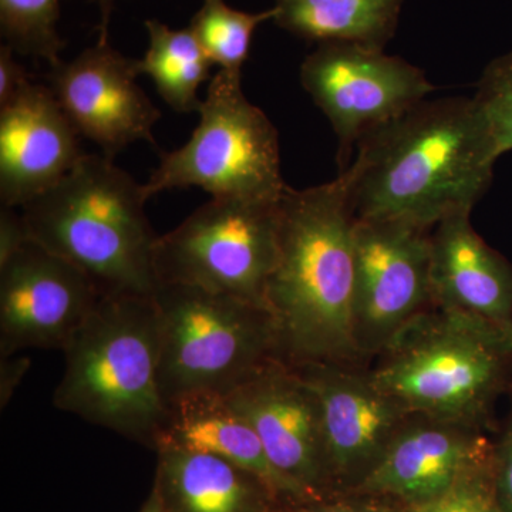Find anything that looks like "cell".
<instances>
[{
  "label": "cell",
  "instance_id": "d6986e66",
  "mask_svg": "<svg viewBox=\"0 0 512 512\" xmlns=\"http://www.w3.org/2000/svg\"><path fill=\"white\" fill-rule=\"evenodd\" d=\"M156 490L170 512H264V485L214 454L160 447Z\"/></svg>",
  "mask_w": 512,
  "mask_h": 512
},
{
  "label": "cell",
  "instance_id": "7c38bea8",
  "mask_svg": "<svg viewBox=\"0 0 512 512\" xmlns=\"http://www.w3.org/2000/svg\"><path fill=\"white\" fill-rule=\"evenodd\" d=\"M100 298L82 271L29 238L0 262V357L63 350Z\"/></svg>",
  "mask_w": 512,
  "mask_h": 512
},
{
  "label": "cell",
  "instance_id": "7a4b0ae2",
  "mask_svg": "<svg viewBox=\"0 0 512 512\" xmlns=\"http://www.w3.org/2000/svg\"><path fill=\"white\" fill-rule=\"evenodd\" d=\"M355 215L342 175L279 200V252L265 306L288 365L353 363Z\"/></svg>",
  "mask_w": 512,
  "mask_h": 512
},
{
  "label": "cell",
  "instance_id": "4fadbf2b",
  "mask_svg": "<svg viewBox=\"0 0 512 512\" xmlns=\"http://www.w3.org/2000/svg\"><path fill=\"white\" fill-rule=\"evenodd\" d=\"M352 363L291 365L311 387L319 406L333 488L353 490L379 463L413 414L380 389L372 373Z\"/></svg>",
  "mask_w": 512,
  "mask_h": 512
},
{
  "label": "cell",
  "instance_id": "cb8c5ba5",
  "mask_svg": "<svg viewBox=\"0 0 512 512\" xmlns=\"http://www.w3.org/2000/svg\"><path fill=\"white\" fill-rule=\"evenodd\" d=\"M476 101L498 156L512 150V52L497 57L478 82Z\"/></svg>",
  "mask_w": 512,
  "mask_h": 512
},
{
  "label": "cell",
  "instance_id": "9c48e42d",
  "mask_svg": "<svg viewBox=\"0 0 512 512\" xmlns=\"http://www.w3.org/2000/svg\"><path fill=\"white\" fill-rule=\"evenodd\" d=\"M301 83L339 140L342 168L360 140L434 92L426 74L379 47L328 42L303 60Z\"/></svg>",
  "mask_w": 512,
  "mask_h": 512
},
{
  "label": "cell",
  "instance_id": "3957f363",
  "mask_svg": "<svg viewBox=\"0 0 512 512\" xmlns=\"http://www.w3.org/2000/svg\"><path fill=\"white\" fill-rule=\"evenodd\" d=\"M138 184L104 154H84L66 177L20 208L29 238L82 271L101 296H153L158 235Z\"/></svg>",
  "mask_w": 512,
  "mask_h": 512
},
{
  "label": "cell",
  "instance_id": "30bf717a",
  "mask_svg": "<svg viewBox=\"0 0 512 512\" xmlns=\"http://www.w3.org/2000/svg\"><path fill=\"white\" fill-rule=\"evenodd\" d=\"M430 231L403 222L355 221L360 357L379 355L407 323L430 308Z\"/></svg>",
  "mask_w": 512,
  "mask_h": 512
},
{
  "label": "cell",
  "instance_id": "f546056e",
  "mask_svg": "<svg viewBox=\"0 0 512 512\" xmlns=\"http://www.w3.org/2000/svg\"><path fill=\"white\" fill-rule=\"evenodd\" d=\"M29 367V357L12 359L10 356L2 359V365H0V407L2 409H5V406H8L12 400L13 394L28 373Z\"/></svg>",
  "mask_w": 512,
  "mask_h": 512
},
{
  "label": "cell",
  "instance_id": "7402d4cb",
  "mask_svg": "<svg viewBox=\"0 0 512 512\" xmlns=\"http://www.w3.org/2000/svg\"><path fill=\"white\" fill-rule=\"evenodd\" d=\"M274 18V8L248 13L231 8L227 0H202L201 8L191 19L190 29L214 66L242 74L255 30Z\"/></svg>",
  "mask_w": 512,
  "mask_h": 512
},
{
  "label": "cell",
  "instance_id": "d4e9b609",
  "mask_svg": "<svg viewBox=\"0 0 512 512\" xmlns=\"http://www.w3.org/2000/svg\"><path fill=\"white\" fill-rule=\"evenodd\" d=\"M403 508L404 512H503L495 491L494 457L461 477L439 497Z\"/></svg>",
  "mask_w": 512,
  "mask_h": 512
},
{
  "label": "cell",
  "instance_id": "52a82bcc",
  "mask_svg": "<svg viewBox=\"0 0 512 512\" xmlns=\"http://www.w3.org/2000/svg\"><path fill=\"white\" fill-rule=\"evenodd\" d=\"M242 74L211 77L190 140L161 154L144 184L148 200L174 188H201L211 198L278 201L286 190L279 134L268 116L242 92Z\"/></svg>",
  "mask_w": 512,
  "mask_h": 512
},
{
  "label": "cell",
  "instance_id": "ffe728a7",
  "mask_svg": "<svg viewBox=\"0 0 512 512\" xmlns=\"http://www.w3.org/2000/svg\"><path fill=\"white\" fill-rule=\"evenodd\" d=\"M403 0H275L274 22L309 42L379 47L392 39Z\"/></svg>",
  "mask_w": 512,
  "mask_h": 512
},
{
  "label": "cell",
  "instance_id": "ba28073f",
  "mask_svg": "<svg viewBox=\"0 0 512 512\" xmlns=\"http://www.w3.org/2000/svg\"><path fill=\"white\" fill-rule=\"evenodd\" d=\"M279 200L205 202L173 231L158 237V284L195 286L266 309V288L278 261Z\"/></svg>",
  "mask_w": 512,
  "mask_h": 512
},
{
  "label": "cell",
  "instance_id": "4316f807",
  "mask_svg": "<svg viewBox=\"0 0 512 512\" xmlns=\"http://www.w3.org/2000/svg\"><path fill=\"white\" fill-rule=\"evenodd\" d=\"M15 55L9 46L0 47V107L6 106L33 82Z\"/></svg>",
  "mask_w": 512,
  "mask_h": 512
},
{
  "label": "cell",
  "instance_id": "d6a6232c",
  "mask_svg": "<svg viewBox=\"0 0 512 512\" xmlns=\"http://www.w3.org/2000/svg\"><path fill=\"white\" fill-rule=\"evenodd\" d=\"M386 512H404V508L403 507H399V508L390 507L389 510H387Z\"/></svg>",
  "mask_w": 512,
  "mask_h": 512
},
{
  "label": "cell",
  "instance_id": "ac0fdd59",
  "mask_svg": "<svg viewBox=\"0 0 512 512\" xmlns=\"http://www.w3.org/2000/svg\"><path fill=\"white\" fill-rule=\"evenodd\" d=\"M167 426L156 450L178 447L214 454L247 471L274 501L296 505L316 503L272 466L258 434L224 396H192L168 406Z\"/></svg>",
  "mask_w": 512,
  "mask_h": 512
},
{
  "label": "cell",
  "instance_id": "6da1fadb",
  "mask_svg": "<svg viewBox=\"0 0 512 512\" xmlns=\"http://www.w3.org/2000/svg\"><path fill=\"white\" fill-rule=\"evenodd\" d=\"M500 156L468 97L424 100L357 143L340 174L356 220L427 229L471 212Z\"/></svg>",
  "mask_w": 512,
  "mask_h": 512
},
{
  "label": "cell",
  "instance_id": "8fae6325",
  "mask_svg": "<svg viewBox=\"0 0 512 512\" xmlns=\"http://www.w3.org/2000/svg\"><path fill=\"white\" fill-rule=\"evenodd\" d=\"M137 60L111 46L109 29L70 62L50 66L47 86L80 137L100 147L114 160L121 150L137 143L157 146L153 128L161 111L137 84Z\"/></svg>",
  "mask_w": 512,
  "mask_h": 512
},
{
  "label": "cell",
  "instance_id": "44dd1931",
  "mask_svg": "<svg viewBox=\"0 0 512 512\" xmlns=\"http://www.w3.org/2000/svg\"><path fill=\"white\" fill-rule=\"evenodd\" d=\"M148 49L137 60L138 74L148 76L161 99L177 113L200 110L201 84L210 79L214 64L205 55L197 37L187 29H171L157 19L146 20Z\"/></svg>",
  "mask_w": 512,
  "mask_h": 512
},
{
  "label": "cell",
  "instance_id": "277c9868",
  "mask_svg": "<svg viewBox=\"0 0 512 512\" xmlns=\"http://www.w3.org/2000/svg\"><path fill=\"white\" fill-rule=\"evenodd\" d=\"M62 352L56 409L156 448L170 410L160 387L154 295L101 296Z\"/></svg>",
  "mask_w": 512,
  "mask_h": 512
},
{
  "label": "cell",
  "instance_id": "f1b7e54d",
  "mask_svg": "<svg viewBox=\"0 0 512 512\" xmlns=\"http://www.w3.org/2000/svg\"><path fill=\"white\" fill-rule=\"evenodd\" d=\"M322 501L311 503L308 508L298 512H386L390 508L380 503L382 500L356 494H349V497L340 498L335 503H322Z\"/></svg>",
  "mask_w": 512,
  "mask_h": 512
},
{
  "label": "cell",
  "instance_id": "e0dca14e",
  "mask_svg": "<svg viewBox=\"0 0 512 512\" xmlns=\"http://www.w3.org/2000/svg\"><path fill=\"white\" fill-rule=\"evenodd\" d=\"M458 212L430 231L431 305L470 313L512 332V266Z\"/></svg>",
  "mask_w": 512,
  "mask_h": 512
},
{
  "label": "cell",
  "instance_id": "603a6c76",
  "mask_svg": "<svg viewBox=\"0 0 512 512\" xmlns=\"http://www.w3.org/2000/svg\"><path fill=\"white\" fill-rule=\"evenodd\" d=\"M62 0H0L3 45L16 55L59 63L64 40L57 30Z\"/></svg>",
  "mask_w": 512,
  "mask_h": 512
},
{
  "label": "cell",
  "instance_id": "4dcf8cb0",
  "mask_svg": "<svg viewBox=\"0 0 512 512\" xmlns=\"http://www.w3.org/2000/svg\"><path fill=\"white\" fill-rule=\"evenodd\" d=\"M100 6V26L99 29H109L111 10H113L114 0H97Z\"/></svg>",
  "mask_w": 512,
  "mask_h": 512
},
{
  "label": "cell",
  "instance_id": "484cf974",
  "mask_svg": "<svg viewBox=\"0 0 512 512\" xmlns=\"http://www.w3.org/2000/svg\"><path fill=\"white\" fill-rule=\"evenodd\" d=\"M494 483L503 512H512V407L503 434L494 444Z\"/></svg>",
  "mask_w": 512,
  "mask_h": 512
},
{
  "label": "cell",
  "instance_id": "83f0119b",
  "mask_svg": "<svg viewBox=\"0 0 512 512\" xmlns=\"http://www.w3.org/2000/svg\"><path fill=\"white\" fill-rule=\"evenodd\" d=\"M22 214L15 208L2 207L0 211V262L6 261L28 242Z\"/></svg>",
  "mask_w": 512,
  "mask_h": 512
},
{
  "label": "cell",
  "instance_id": "9a60e30c",
  "mask_svg": "<svg viewBox=\"0 0 512 512\" xmlns=\"http://www.w3.org/2000/svg\"><path fill=\"white\" fill-rule=\"evenodd\" d=\"M493 457L494 444L483 427L413 416L350 494L412 507L439 497Z\"/></svg>",
  "mask_w": 512,
  "mask_h": 512
},
{
  "label": "cell",
  "instance_id": "1f68e13d",
  "mask_svg": "<svg viewBox=\"0 0 512 512\" xmlns=\"http://www.w3.org/2000/svg\"><path fill=\"white\" fill-rule=\"evenodd\" d=\"M141 512H170L165 508L163 500H161L160 494L157 493L156 488H154L153 495H151L150 500L144 507V510Z\"/></svg>",
  "mask_w": 512,
  "mask_h": 512
},
{
  "label": "cell",
  "instance_id": "5bb4252c",
  "mask_svg": "<svg viewBox=\"0 0 512 512\" xmlns=\"http://www.w3.org/2000/svg\"><path fill=\"white\" fill-rule=\"evenodd\" d=\"M258 434L272 466L313 501L332 490L318 402L295 367L275 360L224 396Z\"/></svg>",
  "mask_w": 512,
  "mask_h": 512
},
{
  "label": "cell",
  "instance_id": "2e32d148",
  "mask_svg": "<svg viewBox=\"0 0 512 512\" xmlns=\"http://www.w3.org/2000/svg\"><path fill=\"white\" fill-rule=\"evenodd\" d=\"M84 153L80 134L46 84L0 107V201L23 208L66 177Z\"/></svg>",
  "mask_w": 512,
  "mask_h": 512
},
{
  "label": "cell",
  "instance_id": "5b68a950",
  "mask_svg": "<svg viewBox=\"0 0 512 512\" xmlns=\"http://www.w3.org/2000/svg\"><path fill=\"white\" fill-rule=\"evenodd\" d=\"M373 379L413 416L483 427L512 372V332L431 305L377 355Z\"/></svg>",
  "mask_w": 512,
  "mask_h": 512
},
{
  "label": "cell",
  "instance_id": "8992f818",
  "mask_svg": "<svg viewBox=\"0 0 512 512\" xmlns=\"http://www.w3.org/2000/svg\"><path fill=\"white\" fill-rule=\"evenodd\" d=\"M160 387L167 407L192 396H227L279 356L264 306L181 284H158Z\"/></svg>",
  "mask_w": 512,
  "mask_h": 512
}]
</instances>
